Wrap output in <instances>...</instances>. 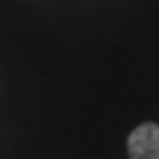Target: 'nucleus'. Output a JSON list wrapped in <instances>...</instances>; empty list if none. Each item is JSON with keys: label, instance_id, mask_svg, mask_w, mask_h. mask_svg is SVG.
Returning <instances> with one entry per match:
<instances>
[{"label": "nucleus", "instance_id": "nucleus-1", "mask_svg": "<svg viewBox=\"0 0 159 159\" xmlns=\"http://www.w3.org/2000/svg\"><path fill=\"white\" fill-rule=\"evenodd\" d=\"M130 159H159V124L145 122L128 136Z\"/></svg>", "mask_w": 159, "mask_h": 159}]
</instances>
